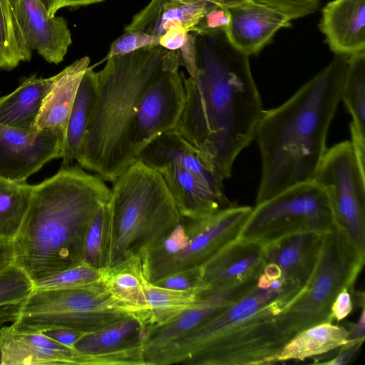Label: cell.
Returning a JSON list of instances; mask_svg holds the SVG:
<instances>
[{
  "label": "cell",
  "mask_w": 365,
  "mask_h": 365,
  "mask_svg": "<svg viewBox=\"0 0 365 365\" xmlns=\"http://www.w3.org/2000/svg\"><path fill=\"white\" fill-rule=\"evenodd\" d=\"M197 74H183L185 101L175 129L225 180L254 140L264 108L250 56L233 48L223 31L197 36Z\"/></svg>",
  "instance_id": "cell-1"
},
{
  "label": "cell",
  "mask_w": 365,
  "mask_h": 365,
  "mask_svg": "<svg viewBox=\"0 0 365 365\" xmlns=\"http://www.w3.org/2000/svg\"><path fill=\"white\" fill-rule=\"evenodd\" d=\"M266 264L257 284L190 333L144 351L146 365H261L276 363L289 341L275 317L302 291Z\"/></svg>",
  "instance_id": "cell-2"
},
{
  "label": "cell",
  "mask_w": 365,
  "mask_h": 365,
  "mask_svg": "<svg viewBox=\"0 0 365 365\" xmlns=\"http://www.w3.org/2000/svg\"><path fill=\"white\" fill-rule=\"evenodd\" d=\"M348 56L335 54L284 103L264 110L254 138L261 157L255 205L314 180L341 101Z\"/></svg>",
  "instance_id": "cell-3"
},
{
  "label": "cell",
  "mask_w": 365,
  "mask_h": 365,
  "mask_svg": "<svg viewBox=\"0 0 365 365\" xmlns=\"http://www.w3.org/2000/svg\"><path fill=\"white\" fill-rule=\"evenodd\" d=\"M78 163L34 185L24 220L14 240V264L34 282L83 262L87 226L109 201L110 189Z\"/></svg>",
  "instance_id": "cell-4"
},
{
  "label": "cell",
  "mask_w": 365,
  "mask_h": 365,
  "mask_svg": "<svg viewBox=\"0 0 365 365\" xmlns=\"http://www.w3.org/2000/svg\"><path fill=\"white\" fill-rule=\"evenodd\" d=\"M168 51L158 45L113 56L96 72V101L77 160L83 169L113 182L132 164L129 145L139 102Z\"/></svg>",
  "instance_id": "cell-5"
},
{
  "label": "cell",
  "mask_w": 365,
  "mask_h": 365,
  "mask_svg": "<svg viewBox=\"0 0 365 365\" xmlns=\"http://www.w3.org/2000/svg\"><path fill=\"white\" fill-rule=\"evenodd\" d=\"M103 274L162 240L182 218L162 175L138 159L113 182Z\"/></svg>",
  "instance_id": "cell-6"
},
{
  "label": "cell",
  "mask_w": 365,
  "mask_h": 365,
  "mask_svg": "<svg viewBox=\"0 0 365 365\" xmlns=\"http://www.w3.org/2000/svg\"><path fill=\"white\" fill-rule=\"evenodd\" d=\"M138 314L114 298L103 282L93 286L34 288L21 302L0 308V325L21 332H43L68 327L86 333Z\"/></svg>",
  "instance_id": "cell-7"
},
{
  "label": "cell",
  "mask_w": 365,
  "mask_h": 365,
  "mask_svg": "<svg viewBox=\"0 0 365 365\" xmlns=\"http://www.w3.org/2000/svg\"><path fill=\"white\" fill-rule=\"evenodd\" d=\"M361 253L337 229L324 235L319 256L309 279L299 294L275 317L289 341L309 327L331 322V307L344 288L353 290L364 264Z\"/></svg>",
  "instance_id": "cell-8"
},
{
  "label": "cell",
  "mask_w": 365,
  "mask_h": 365,
  "mask_svg": "<svg viewBox=\"0 0 365 365\" xmlns=\"http://www.w3.org/2000/svg\"><path fill=\"white\" fill-rule=\"evenodd\" d=\"M252 207L235 205L202 218L182 217L158 243L140 257L147 282L202 267L228 245L239 239Z\"/></svg>",
  "instance_id": "cell-9"
},
{
  "label": "cell",
  "mask_w": 365,
  "mask_h": 365,
  "mask_svg": "<svg viewBox=\"0 0 365 365\" xmlns=\"http://www.w3.org/2000/svg\"><path fill=\"white\" fill-rule=\"evenodd\" d=\"M334 228L326 192L312 180L255 205L239 238L264 246L289 235L304 232L326 234Z\"/></svg>",
  "instance_id": "cell-10"
},
{
  "label": "cell",
  "mask_w": 365,
  "mask_h": 365,
  "mask_svg": "<svg viewBox=\"0 0 365 365\" xmlns=\"http://www.w3.org/2000/svg\"><path fill=\"white\" fill-rule=\"evenodd\" d=\"M314 180L326 192L336 228L365 254V170L350 140L327 149Z\"/></svg>",
  "instance_id": "cell-11"
},
{
  "label": "cell",
  "mask_w": 365,
  "mask_h": 365,
  "mask_svg": "<svg viewBox=\"0 0 365 365\" xmlns=\"http://www.w3.org/2000/svg\"><path fill=\"white\" fill-rule=\"evenodd\" d=\"M180 66L179 50L168 51L162 71L141 96L130 139L132 163L149 143L178 123L185 101Z\"/></svg>",
  "instance_id": "cell-12"
},
{
  "label": "cell",
  "mask_w": 365,
  "mask_h": 365,
  "mask_svg": "<svg viewBox=\"0 0 365 365\" xmlns=\"http://www.w3.org/2000/svg\"><path fill=\"white\" fill-rule=\"evenodd\" d=\"M3 365H144L140 346L115 352L87 354L63 345L43 332H21L11 325L0 329Z\"/></svg>",
  "instance_id": "cell-13"
},
{
  "label": "cell",
  "mask_w": 365,
  "mask_h": 365,
  "mask_svg": "<svg viewBox=\"0 0 365 365\" xmlns=\"http://www.w3.org/2000/svg\"><path fill=\"white\" fill-rule=\"evenodd\" d=\"M65 134L0 124V177L25 182L46 163L61 158Z\"/></svg>",
  "instance_id": "cell-14"
},
{
  "label": "cell",
  "mask_w": 365,
  "mask_h": 365,
  "mask_svg": "<svg viewBox=\"0 0 365 365\" xmlns=\"http://www.w3.org/2000/svg\"><path fill=\"white\" fill-rule=\"evenodd\" d=\"M14 13L29 48L50 63L58 64L72 43L62 16H49L41 0H11Z\"/></svg>",
  "instance_id": "cell-15"
},
{
  "label": "cell",
  "mask_w": 365,
  "mask_h": 365,
  "mask_svg": "<svg viewBox=\"0 0 365 365\" xmlns=\"http://www.w3.org/2000/svg\"><path fill=\"white\" fill-rule=\"evenodd\" d=\"M264 264V246L239 238L202 266L203 292L201 294L257 279Z\"/></svg>",
  "instance_id": "cell-16"
},
{
  "label": "cell",
  "mask_w": 365,
  "mask_h": 365,
  "mask_svg": "<svg viewBox=\"0 0 365 365\" xmlns=\"http://www.w3.org/2000/svg\"><path fill=\"white\" fill-rule=\"evenodd\" d=\"M231 20L223 32L230 45L242 53L257 54L292 19L276 9L250 3L228 9Z\"/></svg>",
  "instance_id": "cell-17"
},
{
  "label": "cell",
  "mask_w": 365,
  "mask_h": 365,
  "mask_svg": "<svg viewBox=\"0 0 365 365\" xmlns=\"http://www.w3.org/2000/svg\"><path fill=\"white\" fill-rule=\"evenodd\" d=\"M257 280L200 295L198 302L194 306L175 318L163 325L148 329L143 353L163 346L197 328L245 295L257 284Z\"/></svg>",
  "instance_id": "cell-18"
},
{
  "label": "cell",
  "mask_w": 365,
  "mask_h": 365,
  "mask_svg": "<svg viewBox=\"0 0 365 365\" xmlns=\"http://www.w3.org/2000/svg\"><path fill=\"white\" fill-rule=\"evenodd\" d=\"M138 159L151 168L165 163H175L194 175L215 192L225 195L222 177L202 153L175 129L153 140L141 152Z\"/></svg>",
  "instance_id": "cell-19"
},
{
  "label": "cell",
  "mask_w": 365,
  "mask_h": 365,
  "mask_svg": "<svg viewBox=\"0 0 365 365\" xmlns=\"http://www.w3.org/2000/svg\"><path fill=\"white\" fill-rule=\"evenodd\" d=\"M153 168L162 175L182 217H206L237 205L175 163H161Z\"/></svg>",
  "instance_id": "cell-20"
},
{
  "label": "cell",
  "mask_w": 365,
  "mask_h": 365,
  "mask_svg": "<svg viewBox=\"0 0 365 365\" xmlns=\"http://www.w3.org/2000/svg\"><path fill=\"white\" fill-rule=\"evenodd\" d=\"M319 27L336 55L365 51V0H332L322 10Z\"/></svg>",
  "instance_id": "cell-21"
},
{
  "label": "cell",
  "mask_w": 365,
  "mask_h": 365,
  "mask_svg": "<svg viewBox=\"0 0 365 365\" xmlns=\"http://www.w3.org/2000/svg\"><path fill=\"white\" fill-rule=\"evenodd\" d=\"M324 235L299 232L264 245L265 264L275 265L285 279L304 287L317 264Z\"/></svg>",
  "instance_id": "cell-22"
},
{
  "label": "cell",
  "mask_w": 365,
  "mask_h": 365,
  "mask_svg": "<svg viewBox=\"0 0 365 365\" xmlns=\"http://www.w3.org/2000/svg\"><path fill=\"white\" fill-rule=\"evenodd\" d=\"M214 5L202 0H150L135 14L124 31H140L162 36L170 28L180 26L195 32L207 11Z\"/></svg>",
  "instance_id": "cell-23"
},
{
  "label": "cell",
  "mask_w": 365,
  "mask_h": 365,
  "mask_svg": "<svg viewBox=\"0 0 365 365\" xmlns=\"http://www.w3.org/2000/svg\"><path fill=\"white\" fill-rule=\"evenodd\" d=\"M90 61L88 56L82 57L57 73L36 118L37 130L48 129L66 134L74 98L81 81L89 68Z\"/></svg>",
  "instance_id": "cell-24"
},
{
  "label": "cell",
  "mask_w": 365,
  "mask_h": 365,
  "mask_svg": "<svg viewBox=\"0 0 365 365\" xmlns=\"http://www.w3.org/2000/svg\"><path fill=\"white\" fill-rule=\"evenodd\" d=\"M148 329V314H132L85 334L73 349L83 354H100L143 346Z\"/></svg>",
  "instance_id": "cell-25"
},
{
  "label": "cell",
  "mask_w": 365,
  "mask_h": 365,
  "mask_svg": "<svg viewBox=\"0 0 365 365\" xmlns=\"http://www.w3.org/2000/svg\"><path fill=\"white\" fill-rule=\"evenodd\" d=\"M57 74L46 78L32 75L23 80L11 93L0 98V124L34 129L43 100L51 91Z\"/></svg>",
  "instance_id": "cell-26"
},
{
  "label": "cell",
  "mask_w": 365,
  "mask_h": 365,
  "mask_svg": "<svg viewBox=\"0 0 365 365\" xmlns=\"http://www.w3.org/2000/svg\"><path fill=\"white\" fill-rule=\"evenodd\" d=\"M96 71L88 68L78 86L70 112L61 167L71 165L79 158L96 98Z\"/></svg>",
  "instance_id": "cell-27"
},
{
  "label": "cell",
  "mask_w": 365,
  "mask_h": 365,
  "mask_svg": "<svg viewBox=\"0 0 365 365\" xmlns=\"http://www.w3.org/2000/svg\"><path fill=\"white\" fill-rule=\"evenodd\" d=\"M347 341V329L331 322L322 323L298 332L284 346L275 362L303 361L328 353Z\"/></svg>",
  "instance_id": "cell-28"
},
{
  "label": "cell",
  "mask_w": 365,
  "mask_h": 365,
  "mask_svg": "<svg viewBox=\"0 0 365 365\" xmlns=\"http://www.w3.org/2000/svg\"><path fill=\"white\" fill-rule=\"evenodd\" d=\"M102 282L117 300L136 313L148 314L145 292L147 281L140 257L132 258L103 273Z\"/></svg>",
  "instance_id": "cell-29"
},
{
  "label": "cell",
  "mask_w": 365,
  "mask_h": 365,
  "mask_svg": "<svg viewBox=\"0 0 365 365\" xmlns=\"http://www.w3.org/2000/svg\"><path fill=\"white\" fill-rule=\"evenodd\" d=\"M34 185L0 177V239L14 240L28 211Z\"/></svg>",
  "instance_id": "cell-30"
},
{
  "label": "cell",
  "mask_w": 365,
  "mask_h": 365,
  "mask_svg": "<svg viewBox=\"0 0 365 365\" xmlns=\"http://www.w3.org/2000/svg\"><path fill=\"white\" fill-rule=\"evenodd\" d=\"M145 292L149 329L170 322L199 300L196 293L168 289L148 282Z\"/></svg>",
  "instance_id": "cell-31"
},
{
  "label": "cell",
  "mask_w": 365,
  "mask_h": 365,
  "mask_svg": "<svg viewBox=\"0 0 365 365\" xmlns=\"http://www.w3.org/2000/svg\"><path fill=\"white\" fill-rule=\"evenodd\" d=\"M341 101L351 117L349 128L365 135V51L348 56Z\"/></svg>",
  "instance_id": "cell-32"
},
{
  "label": "cell",
  "mask_w": 365,
  "mask_h": 365,
  "mask_svg": "<svg viewBox=\"0 0 365 365\" xmlns=\"http://www.w3.org/2000/svg\"><path fill=\"white\" fill-rule=\"evenodd\" d=\"M32 52L18 25L11 0H0V68L10 71L29 61Z\"/></svg>",
  "instance_id": "cell-33"
},
{
  "label": "cell",
  "mask_w": 365,
  "mask_h": 365,
  "mask_svg": "<svg viewBox=\"0 0 365 365\" xmlns=\"http://www.w3.org/2000/svg\"><path fill=\"white\" fill-rule=\"evenodd\" d=\"M108 247V207L103 204L89 222L84 236L83 262L103 273Z\"/></svg>",
  "instance_id": "cell-34"
},
{
  "label": "cell",
  "mask_w": 365,
  "mask_h": 365,
  "mask_svg": "<svg viewBox=\"0 0 365 365\" xmlns=\"http://www.w3.org/2000/svg\"><path fill=\"white\" fill-rule=\"evenodd\" d=\"M103 273L85 262L63 269L34 282V288L66 289L85 287L102 282Z\"/></svg>",
  "instance_id": "cell-35"
},
{
  "label": "cell",
  "mask_w": 365,
  "mask_h": 365,
  "mask_svg": "<svg viewBox=\"0 0 365 365\" xmlns=\"http://www.w3.org/2000/svg\"><path fill=\"white\" fill-rule=\"evenodd\" d=\"M34 289V282L24 270L13 264L0 272V308L16 304Z\"/></svg>",
  "instance_id": "cell-36"
},
{
  "label": "cell",
  "mask_w": 365,
  "mask_h": 365,
  "mask_svg": "<svg viewBox=\"0 0 365 365\" xmlns=\"http://www.w3.org/2000/svg\"><path fill=\"white\" fill-rule=\"evenodd\" d=\"M160 36L140 31H124L110 46L104 60L136 50L159 45Z\"/></svg>",
  "instance_id": "cell-37"
},
{
  "label": "cell",
  "mask_w": 365,
  "mask_h": 365,
  "mask_svg": "<svg viewBox=\"0 0 365 365\" xmlns=\"http://www.w3.org/2000/svg\"><path fill=\"white\" fill-rule=\"evenodd\" d=\"M202 267L181 270L153 282V284L175 290L187 291L200 295L203 292Z\"/></svg>",
  "instance_id": "cell-38"
},
{
  "label": "cell",
  "mask_w": 365,
  "mask_h": 365,
  "mask_svg": "<svg viewBox=\"0 0 365 365\" xmlns=\"http://www.w3.org/2000/svg\"><path fill=\"white\" fill-rule=\"evenodd\" d=\"M231 20L229 9L214 5L204 16L195 32L197 36L222 32Z\"/></svg>",
  "instance_id": "cell-39"
},
{
  "label": "cell",
  "mask_w": 365,
  "mask_h": 365,
  "mask_svg": "<svg viewBox=\"0 0 365 365\" xmlns=\"http://www.w3.org/2000/svg\"><path fill=\"white\" fill-rule=\"evenodd\" d=\"M197 35L189 32L183 46L179 49L182 66L187 69L189 77L194 78L197 74Z\"/></svg>",
  "instance_id": "cell-40"
},
{
  "label": "cell",
  "mask_w": 365,
  "mask_h": 365,
  "mask_svg": "<svg viewBox=\"0 0 365 365\" xmlns=\"http://www.w3.org/2000/svg\"><path fill=\"white\" fill-rule=\"evenodd\" d=\"M351 292L344 288L337 294L331 307V322L344 319L351 312L354 307Z\"/></svg>",
  "instance_id": "cell-41"
},
{
  "label": "cell",
  "mask_w": 365,
  "mask_h": 365,
  "mask_svg": "<svg viewBox=\"0 0 365 365\" xmlns=\"http://www.w3.org/2000/svg\"><path fill=\"white\" fill-rule=\"evenodd\" d=\"M188 33L182 26L171 27L160 36L159 45L168 51L179 50L185 43Z\"/></svg>",
  "instance_id": "cell-42"
},
{
  "label": "cell",
  "mask_w": 365,
  "mask_h": 365,
  "mask_svg": "<svg viewBox=\"0 0 365 365\" xmlns=\"http://www.w3.org/2000/svg\"><path fill=\"white\" fill-rule=\"evenodd\" d=\"M43 333L56 341L71 348H73L74 344L86 334L68 327L53 328Z\"/></svg>",
  "instance_id": "cell-43"
},
{
  "label": "cell",
  "mask_w": 365,
  "mask_h": 365,
  "mask_svg": "<svg viewBox=\"0 0 365 365\" xmlns=\"http://www.w3.org/2000/svg\"><path fill=\"white\" fill-rule=\"evenodd\" d=\"M105 0H41L49 16H54L63 8H77L98 4Z\"/></svg>",
  "instance_id": "cell-44"
},
{
  "label": "cell",
  "mask_w": 365,
  "mask_h": 365,
  "mask_svg": "<svg viewBox=\"0 0 365 365\" xmlns=\"http://www.w3.org/2000/svg\"><path fill=\"white\" fill-rule=\"evenodd\" d=\"M364 341H354L346 342L341 346V350L338 355L327 361L319 362L318 364L326 365H343L350 363L359 349L361 348Z\"/></svg>",
  "instance_id": "cell-45"
},
{
  "label": "cell",
  "mask_w": 365,
  "mask_h": 365,
  "mask_svg": "<svg viewBox=\"0 0 365 365\" xmlns=\"http://www.w3.org/2000/svg\"><path fill=\"white\" fill-rule=\"evenodd\" d=\"M15 262L14 240L0 239V272Z\"/></svg>",
  "instance_id": "cell-46"
},
{
  "label": "cell",
  "mask_w": 365,
  "mask_h": 365,
  "mask_svg": "<svg viewBox=\"0 0 365 365\" xmlns=\"http://www.w3.org/2000/svg\"><path fill=\"white\" fill-rule=\"evenodd\" d=\"M360 316L356 322L347 329V341H364L365 339V311L364 305L361 306Z\"/></svg>",
  "instance_id": "cell-47"
},
{
  "label": "cell",
  "mask_w": 365,
  "mask_h": 365,
  "mask_svg": "<svg viewBox=\"0 0 365 365\" xmlns=\"http://www.w3.org/2000/svg\"><path fill=\"white\" fill-rule=\"evenodd\" d=\"M177 1L185 2V1H192V0H177ZM202 1H207L213 5L220 6V7L227 8V9H230L232 7L244 5V4H247L254 3L251 0H202Z\"/></svg>",
  "instance_id": "cell-48"
}]
</instances>
